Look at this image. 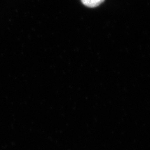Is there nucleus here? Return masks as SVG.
I'll list each match as a JSON object with an SVG mask.
<instances>
[{"instance_id": "nucleus-1", "label": "nucleus", "mask_w": 150, "mask_h": 150, "mask_svg": "<svg viewBox=\"0 0 150 150\" xmlns=\"http://www.w3.org/2000/svg\"><path fill=\"white\" fill-rule=\"evenodd\" d=\"M105 0H81L82 4L86 7L95 8L100 5Z\"/></svg>"}]
</instances>
